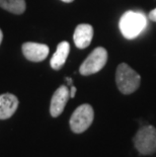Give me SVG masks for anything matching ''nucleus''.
Masks as SVG:
<instances>
[{
  "label": "nucleus",
  "mask_w": 156,
  "mask_h": 157,
  "mask_svg": "<svg viewBox=\"0 0 156 157\" xmlns=\"http://www.w3.org/2000/svg\"><path fill=\"white\" fill-rule=\"evenodd\" d=\"M122 35L126 39L132 40L138 36L147 26L145 15L137 11H127L122 15L119 22Z\"/></svg>",
  "instance_id": "obj_1"
},
{
  "label": "nucleus",
  "mask_w": 156,
  "mask_h": 157,
  "mask_svg": "<svg viewBox=\"0 0 156 157\" xmlns=\"http://www.w3.org/2000/svg\"><path fill=\"white\" fill-rule=\"evenodd\" d=\"M116 83L123 94H131L139 88L141 77L126 63H121L116 72Z\"/></svg>",
  "instance_id": "obj_2"
},
{
  "label": "nucleus",
  "mask_w": 156,
  "mask_h": 157,
  "mask_svg": "<svg viewBox=\"0 0 156 157\" xmlns=\"http://www.w3.org/2000/svg\"><path fill=\"white\" fill-rule=\"evenodd\" d=\"M133 142L140 154H153L156 152V128L150 125L143 126L136 133Z\"/></svg>",
  "instance_id": "obj_3"
},
{
  "label": "nucleus",
  "mask_w": 156,
  "mask_h": 157,
  "mask_svg": "<svg viewBox=\"0 0 156 157\" xmlns=\"http://www.w3.org/2000/svg\"><path fill=\"white\" fill-rule=\"evenodd\" d=\"M94 119V112L90 105L84 103L79 105L70 118V128L76 134H80L91 126Z\"/></svg>",
  "instance_id": "obj_4"
},
{
  "label": "nucleus",
  "mask_w": 156,
  "mask_h": 157,
  "mask_svg": "<svg viewBox=\"0 0 156 157\" xmlns=\"http://www.w3.org/2000/svg\"><path fill=\"white\" fill-rule=\"evenodd\" d=\"M108 62V51L104 47H97L82 63L79 72L81 75L88 76L101 71Z\"/></svg>",
  "instance_id": "obj_5"
},
{
  "label": "nucleus",
  "mask_w": 156,
  "mask_h": 157,
  "mask_svg": "<svg viewBox=\"0 0 156 157\" xmlns=\"http://www.w3.org/2000/svg\"><path fill=\"white\" fill-rule=\"evenodd\" d=\"M70 98V89L66 85H61L60 87L54 92L51 99V105H50V113L52 117L57 118L64 111L65 105Z\"/></svg>",
  "instance_id": "obj_6"
},
{
  "label": "nucleus",
  "mask_w": 156,
  "mask_h": 157,
  "mask_svg": "<svg viewBox=\"0 0 156 157\" xmlns=\"http://www.w3.org/2000/svg\"><path fill=\"white\" fill-rule=\"evenodd\" d=\"M22 54L29 61L42 62L49 55V47L45 44L26 42L21 47Z\"/></svg>",
  "instance_id": "obj_7"
},
{
  "label": "nucleus",
  "mask_w": 156,
  "mask_h": 157,
  "mask_svg": "<svg viewBox=\"0 0 156 157\" xmlns=\"http://www.w3.org/2000/svg\"><path fill=\"white\" fill-rule=\"evenodd\" d=\"M93 38V28L87 23H81L76 26L73 40L78 49H85L91 44Z\"/></svg>",
  "instance_id": "obj_8"
},
{
  "label": "nucleus",
  "mask_w": 156,
  "mask_h": 157,
  "mask_svg": "<svg viewBox=\"0 0 156 157\" xmlns=\"http://www.w3.org/2000/svg\"><path fill=\"white\" fill-rule=\"evenodd\" d=\"M18 108V98L12 93L0 95V120H7L14 115Z\"/></svg>",
  "instance_id": "obj_9"
},
{
  "label": "nucleus",
  "mask_w": 156,
  "mask_h": 157,
  "mask_svg": "<svg viewBox=\"0 0 156 157\" xmlns=\"http://www.w3.org/2000/svg\"><path fill=\"white\" fill-rule=\"evenodd\" d=\"M69 52H70V45L68 42H61L57 46V50L52 56L50 65L54 70H60L64 64L66 63V60L68 58Z\"/></svg>",
  "instance_id": "obj_10"
},
{
  "label": "nucleus",
  "mask_w": 156,
  "mask_h": 157,
  "mask_svg": "<svg viewBox=\"0 0 156 157\" xmlns=\"http://www.w3.org/2000/svg\"><path fill=\"white\" fill-rule=\"evenodd\" d=\"M0 7L13 14H22L25 11V0H0Z\"/></svg>",
  "instance_id": "obj_11"
},
{
  "label": "nucleus",
  "mask_w": 156,
  "mask_h": 157,
  "mask_svg": "<svg viewBox=\"0 0 156 157\" xmlns=\"http://www.w3.org/2000/svg\"><path fill=\"white\" fill-rule=\"evenodd\" d=\"M149 19L152 21L156 22V8L149 12Z\"/></svg>",
  "instance_id": "obj_12"
},
{
  "label": "nucleus",
  "mask_w": 156,
  "mask_h": 157,
  "mask_svg": "<svg viewBox=\"0 0 156 157\" xmlns=\"http://www.w3.org/2000/svg\"><path fill=\"white\" fill-rule=\"evenodd\" d=\"M76 90H77V89H76V87H75V86H71V88H70V98H74V96H75V94H76Z\"/></svg>",
  "instance_id": "obj_13"
},
{
  "label": "nucleus",
  "mask_w": 156,
  "mask_h": 157,
  "mask_svg": "<svg viewBox=\"0 0 156 157\" xmlns=\"http://www.w3.org/2000/svg\"><path fill=\"white\" fill-rule=\"evenodd\" d=\"M66 80H67V83H68L69 85L72 84V79L70 77H67V78H66Z\"/></svg>",
  "instance_id": "obj_14"
},
{
  "label": "nucleus",
  "mask_w": 156,
  "mask_h": 157,
  "mask_svg": "<svg viewBox=\"0 0 156 157\" xmlns=\"http://www.w3.org/2000/svg\"><path fill=\"white\" fill-rule=\"evenodd\" d=\"M2 39H3V34H2V31L0 29V45H1V43H2Z\"/></svg>",
  "instance_id": "obj_15"
},
{
  "label": "nucleus",
  "mask_w": 156,
  "mask_h": 157,
  "mask_svg": "<svg viewBox=\"0 0 156 157\" xmlns=\"http://www.w3.org/2000/svg\"><path fill=\"white\" fill-rule=\"evenodd\" d=\"M63 2H66V3H70V2H73L74 0H61Z\"/></svg>",
  "instance_id": "obj_16"
}]
</instances>
